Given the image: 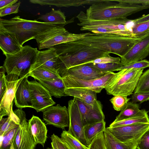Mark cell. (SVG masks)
I'll use <instances>...</instances> for the list:
<instances>
[{"label": "cell", "mask_w": 149, "mask_h": 149, "mask_svg": "<svg viewBox=\"0 0 149 149\" xmlns=\"http://www.w3.org/2000/svg\"><path fill=\"white\" fill-rule=\"evenodd\" d=\"M75 98L84 126L87 124L104 120L102 105L100 101L97 100L94 107L91 108L80 100Z\"/></svg>", "instance_id": "cell-19"}, {"label": "cell", "mask_w": 149, "mask_h": 149, "mask_svg": "<svg viewBox=\"0 0 149 149\" xmlns=\"http://www.w3.org/2000/svg\"><path fill=\"white\" fill-rule=\"evenodd\" d=\"M130 99L125 96L117 95L114 96L110 100V101L114 109L117 111H120L129 102Z\"/></svg>", "instance_id": "cell-36"}, {"label": "cell", "mask_w": 149, "mask_h": 149, "mask_svg": "<svg viewBox=\"0 0 149 149\" xmlns=\"http://www.w3.org/2000/svg\"><path fill=\"white\" fill-rule=\"evenodd\" d=\"M28 77L23 78L15 92L14 99L16 106L19 108L31 107V100Z\"/></svg>", "instance_id": "cell-22"}, {"label": "cell", "mask_w": 149, "mask_h": 149, "mask_svg": "<svg viewBox=\"0 0 149 149\" xmlns=\"http://www.w3.org/2000/svg\"><path fill=\"white\" fill-rule=\"evenodd\" d=\"M42 112L43 120L47 124L62 129L69 127V116L66 106L57 104L48 107Z\"/></svg>", "instance_id": "cell-14"}, {"label": "cell", "mask_w": 149, "mask_h": 149, "mask_svg": "<svg viewBox=\"0 0 149 149\" xmlns=\"http://www.w3.org/2000/svg\"><path fill=\"white\" fill-rule=\"evenodd\" d=\"M103 0H65V7H78L84 5H92Z\"/></svg>", "instance_id": "cell-39"}, {"label": "cell", "mask_w": 149, "mask_h": 149, "mask_svg": "<svg viewBox=\"0 0 149 149\" xmlns=\"http://www.w3.org/2000/svg\"><path fill=\"white\" fill-rule=\"evenodd\" d=\"M18 127L13 129L4 136L0 137V149H10Z\"/></svg>", "instance_id": "cell-35"}, {"label": "cell", "mask_w": 149, "mask_h": 149, "mask_svg": "<svg viewBox=\"0 0 149 149\" xmlns=\"http://www.w3.org/2000/svg\"><path fill=\"white\" fill-rule=\"evenodd\" d=\"M105 142L108 149H136L138 141L122 142L113 136L106 128L104 132Z\"/></svg>", "instance_id": "cell-24"}, {"label": "cell", "mask_w": 149, "mask_h": 149, "mask_svg": "<svg viewBox=\"0 0 149 149\" xmlns=\"http://www.w3.org/2000/svg\"><path fill=\"white\" fill-rule=\"evenodd\" d=\"M149 93V69L140 77L134 93Z\"/></svg>", "instance_id": "cell-34"}, {"label": "cell", "mask_w": 149, "mask_h": 149, "mask_svg": "<svg viewBox=\"0 0 149 149\" xmlns=\"http://www.w3.org/2000/svg\"><path fill=\"white\" fill-rule=\"evenodd\" d=\"M132 102L136 103L139 102L140 103L149 100V93H134L131 97Z\"/></svg>", "instance_id": "cell-45"}, {"label": "cell", "mask_w": 149, "mask_h": 149, "mask_svg": "<svg viewBox=\"0 0 149 149\" xmlns=\"http://www.w3.org/2000/svg\"><path fill=\"white\" fill-rule=\"evenodd\" d=\"M93 64L95 67L99 69L108 72H113L118 71L119 68L123 66L120 62L118 63H93Z\"/></svg>", "instance_id": "cell-37"}, {"label": "cell", "mask_w": 149, "mask_h": 149, "mask_svg": "<svg viewBox=\"0 0 149 149\" xmlns=\"http://www.w3.org/2000/svg\"><path fill=\"white\" fill-rule=\"evenodd\" d=\"M116 1L126 4L149 6V0H116Z\"/></svg>", "instance_id": "cell-47"}, {"label": "cell", "mask_w": 149, "mask_h": 149, "mask_svg": "<svg viewBox=\"0 0 149 149\" xmlns=\"http://www.w3.org/2000/svg\"><path fill=\"white\" fill-rule=\"evenodd\" d=\"M116 73L110 72L103 77L93 79H84L69 76L61 77L66 88H80L100 93L111 82Z\"/></svg>", "instance_id": "cell-9"}, {"label": "cell", "mask_w": 149, "mask_h": 149, "mask_svg": "<svg viewBox=\"0 0 149 149\" xmlns=\"http://www.w3.org/2000/svg\"><path fill=\"white\" fill-rule=\"evenodd\" d=\"M145 36L136 38L123 36L113 33L89 32L83 38L68 42L88 46L116 54L121 57Z\"/></svg>", "instance_id": "cell-1"}, {"label": "cell", "mask_w": 149, "mask_h": 149, "mask_svg": "<svg viewBox=\"0 0 149 149\" xmlns=\"http://www.w3.org/2000/svg\"><path fill=\"white\" fill-rule=\"evenodd\" d=\"M120 58L119 57H112L110 56L109 55L104 57L98 58L86 63H118L120 62Z\"/></svg>", "instance_id": "cell-42"}, {"label": "cell", "mask_w": 149, "mask_h": 149, "mask_svg": "<svg viewBox=\"0 0 149 149\" xmlns=\"http://www.w3.org/2000/svg\"><path fill=\"white\" fill-rule=\"evenodd\" d=\"M45 149H54L53 148H46Z\"/></svg>", "instance_id": "cell-51"}, {"label": "cell", "mask_w": 149, "mask_h": 149, "mask_svg": "<svg viewBox=\"0 0 149 149\" xmlns=\"http://www.w3.org/2000/svg\"><path fill=\"white\" fill-rule=\"evenodd\" d=\"M29 76L38 81H49L61 77L59 75L44 69L36 63L31 67Z\"/></svg>", "instance_id": "cell-28"}, {"label": "cell", "mask_w": 149, "mask_h": 149, "mask_svg": "<svg viewBox=\"0 0 149 149\" xmlns=\"http://www.w3.org/2000/svg\"><path fill=\"white\" fill-rule=\"evenodd\" d=\"M143 69H125L116 73L112 81L105 88L107 93L127 97L132 94Z\"/></svg>", "instance_id": "cell-7"}, {"label": "cell", "mask_w": 149, "mask_h": 149, "mask_svg": "<svg viewBox=\"0 0 149 149\" xmlns=\"http://www.w3.org/2000/svg\"><path fill=\"white\" fill-rule=\"evenodd\" d=\"M149 21V14L145 15L139 18L132 20V23L134 24L142 23Z\"/></svg>", "instance_id": "cell-49"}, {"label": "cell", "mask_w": 149, "mask_h": 149, "mask_svg": "<svg viewBox=\"0 0 149 149\" xmlns=\"http://www.w3.org/2000/svg\"><path fill=\"white\" fill-rule=\"evenodd\" d=\"M22 47L15 35L6 30L0 23V47L3 54L5 56L15 54L21 50Z\"/></svg>", "instance_id": "cell-20"}, {"label": "cell", "mask_w": 149, "mask_h": 149, "mask_svg": "<svg viewBox=\"0 0 149 149\" xmlns=\"http://www.w3.org/2000/svg\"><path fill=\"white\" fill-rule=\"evenodd\" d=\"M59 59L66 69L109 55L110 53L88 46L66 42L54 46Z\"/></svg>", "instance_id": "cell-4"}, {"label": "cell", "mask_w": 149, "mask_h": 149, "mask_svg": "<svg viewBox=\"0 0 149 149\" xmlns=\"http://www.w3.org/2000/svg\"><path fill=\"white\" fill-rule=\"evenodd\" d=\"M116 2V0H103L91 5L86 10L87 17L96 20L124 18L149 8V6Z\"/></svg>", "instance_id": "cell-3"}, {"label": "cell", "mask_w": 149, "mask_h": 149, "mask_svg": "<svg viewBox=\"0 0 149 149\" xmlns=\"http://www.w3.org/2000/svg\"><path fill=\"white\" fill-rule=\"evenodd\" d=\"M104 121L88 124L84 126L85 137L88 146L98 134L104 132L106 129Z\"/></svg>", "instance_id": "cell-29"}, {"label": "cell", "mask_w": 149, "mask_h": 149, "mask_svg": "<svg viewBox=\"0 0 149 149\" xmlns=\"http://www.w3.org/2000/svg\"><path fill=\"white\" fill-rule=\"evenodd\" d=\"M110 72L100 70L95 67L92 63H86L69 69L64 68L60 73L61 77L69 76L84 79H93L99 78Z\"/></svg>", "instance_id": "cell-15"}, {"label": "cell", "mask_w": 149, "mask_h": 149, "mask_svg": "<svg viewBox=\"0 0 149 149\" xmlns=\"http://www.w3.org/2000/svg\"><path fill=\"white\" fill-rule=\"evenodd\" d=\"M89 33H72L69 32L64 28H57L41 33L35 39L39 49H50L58 45L82 39Z\"/></svg>", "instance_id": "cell-8"}, {"label": "cell", "mask_w": 149, "mask_h": 149, "mask_svg": "<svg viewBox=\"0 0 149 149\" xmlns=\"http://www.w3.org/2000/svg\"><path fill=\"white\" fill-rule=\"evenodd\" d=\"M68 105L70 124L68 132L88 147L84 135V126L76 98L74 97L73 99L69 101Z\"/></svg>", "instance_id": "cell-12"}, {"label": "cell", "mask_w": 149, "mask_h": 149, "mask_svg": "<svg viewBox=\"0 0 149 149\" xmlns=\"http://www.w3.org/2000/svg\"><path fill=\"white\" fill-rule=\"evenodd\" d=\"M51 144L54 149H72L61 138L54 134L51 136Z\"/></svg>", "instance_id": "cell-38"}, {"label": "cell", "mask_w": 149, "mask_h": 149, "mask_svg": "<svg viewBox=\"0 0 149 149\" xmlns=\"http://www.w3.org/2000/svg\"><path fill=\"white\" fill-rule=\"evenodd\" d=\"M81 26L80 30L88 31L93 33H110L122 36L131 37V35L127 25L132 22L127 18L112 19L96 20L89 19L86 14L81 11L76 16Z\"/></svg>", "instance_id": "cell-5"}, {"label": "cell", "mask_w": 149, "mask_h": 149, "mask_svg": "<svg viewBox=\"0 0 149 149\" xmlns=\"http://www.w3.org/2000/svg\"><path fill=\"white\" fill-rule=\"evenodd\" d=\"M49 92L51 95L57 98L67 96L66 88L62 77L49 81H38Z\"/></svg>", "instance_id": "cell-25"}, {"label": "cell", "mask_w": 149, "mask_h": 149, "mask_svg": "<svg viewBox=\"0 0 149 149\" xmlns=\"http://www.w3.org/2000/svg\"><path fill=\"white\" fill-rule=\"evenodd\" d=\"M128 29L133 37H142L149 33V21L134 24Z\"/></svg>", "instance_id": "cell-32"}, {"label": "cell", "mask_w": 149, "mask_h": 149, "mask_svg": "<svg viewBox=\"0 0 149 149\" xmlns=\"http://www.w3.org/2000/svg\"><path fill=\"white\" fill-rule=\"evenodd\" d=\"M136 148L149 149V128L138 140Z\"/></svg>", "instance_id": "cell-41"}, {"label": "cell", "mask_w": 149, "mask_h": 149, "mask_svg": "<svg viewBox=\"0 0 149 149\" xmlns=\"http://www.w3.org/2000/svg\"><path fill=\"white\" fill-rule=\"evenodd\" d=\"M31 100V108L37 112L42 111L56 103L49 91L39 82L29 81Z\"/></svg>", "instance_id": "cell-11"}, {"label": "cell", "mask_w": 149, "mask_h": 149, "mask_svg": "<svg viewBox=\"0 0 149 149\" xmlns=\"http://www.w3.org/2000/svg\"></svg>", "instance_id": "cell-52"}, {"label": "cell", "mask_w": 149, "mask_h": 149, "mask_svg": "<svg viewBox=\"0 0 149 149\" xmlns=\"http://www.w3.org/2000/svg\"><path fill=\"white\" fill-rule=\"evenodd\" d=\"M17 0H0V10L15 4Z\"/></svg>", "instance_id": "cell-48"}, {"label": "cell", "mask_w": 149, "mask_h": 149, "mask_svg": "<svg viewBox=\"0 0 149 149\" xmlns=\"http://www.w3.org/2000/svg\"><path fill=\"white\" fill-rule=\"evenodd\" d=\"M113 136L120 141L126 142L138 141L149 128V123H139L106 128Z\"/></svg>", "instance_id": "cell-10"}, {"label": "cell", "mask_w": 149, "mask_h": 149, "mask_svg": "<svg viewBox=\"0 0 149 149\" xmlns=\"http://www.w3.org/2000/svg\"><path fill=\"white\" fill-rule=\"evenodd\" d=\"M38 19L43 20L46 23L63 24L73 22L74 17L66 21L64 13L60 10H55L52 8L50 12L41 15Z\"/></svg>", "instance_id": "cell-26"}, {"label": "cell", "mask_w": 149, "mask_h": 149, "mask_svg": "<svg viewBox=\"0 0 149 149\" xmlns=\"http://www.w3.org/2000/svg\"><path fill=\"white\" fill-rule=\"evenodd\" d=\"M17 75L11 74L6 77V90L0 102V119L4 116H10L13 111V101L14 99L16 91L23 78H19Z\"/></svg>", "instance_id": "cell-13"}, {"label": "cell", "mask_w": 149, "mask_h": 149, "mask_svg": "<svg viewBox=\"0 0 149 149\" xmlns=\"http://www.w3.org/2000/svg\"><path fill=\"white\" fill-rule=\"evenodd\" d=\"M38 51L36 48L26 45L17 54L6 56L3 66L7 74H15L20 78L30 76V70L36 62Z\"/></svg>", "instance_id": "cell-6"}, {"label": "cell", "mask_w": 149, "mask_h": 149, "mask_svg": "<svg viewBox=\"0 0 149 149\" xmlns=\"http://www.w3.org/2000/svg\"><path fill=\"white\" fill-rule=\"evenodd\" d=\"M20 125L19 119L13 111L7 118L0 119V136H4L13 128L18 127Z\"/></svg>", "instance_id": "cell-30"}, {"label": "cell", "mask_w": 149, "mask_h": 149, "mask_svg": "<svg viewBox=\"0 0 149 149\" xmlns=\"http://www.w3.org/2000/svg\"><path fill=\"white\" fill-rule=\"evenodd\" d=\"M36 63L59 75L61 70L65 67L53 48L45 50L39 51Z\"/></svg>", "instance_id": "cell-17"}, {"label": "cell", "mask_w": 149, "mask_h": 149, "mask_svg": "<svg viewBox=\"0 0 149 149\" xmlns=\"http://www.w3.org/2000/svg\"><path fill=\"white\" fill-rule=\"evenodd\" d=\"M65 92L67 96H71L78 99L91 108L94 107L97 100V93L91 90L80 88H65Z\"/></svg>", "instance_id": "cell-23"}, {"label": "cell", "mask_w": 149, "mask_h": 149, "mask_svg": "<svg viewBox=\"0 0 149 149\" xmlns=\"http://www.w3.org/2000/svg\"><path fill=\"white\" fill-rule=\"evenodd\" d=\"M6 71L4 67L1 66L0 67V100H1L6 90L5 72Z\"/></svg>", "instance_id": "cell-43"}, {"label": "cell", "mask_w": 149, "mask_h": 149, "mask_svg": "<svg viewBox=\"0 0 149 149\" xmlns=\"http://www.w3.org/2000/svg\"><path fill=\"white\" fill-rule=\"evenodd\" d=\"M149 67V61L146 60H142L130 64L123 66L119 68L118 71H121L125 69H144Z\"/></svg>", "instance_id": "cell-40"}, {"label": "cell", "mask_w": 149, "mask_h": 149, "mask_svg": "<svg viewBox=\"0 0 149 149\" xmlns=\"http://www.w3.org/2000/svg\"><path fill=\"white\" fill-rule=\"evenodd\" d=\"M104 132L97 135L88 146L89 149H101V140Z\"/></svg>", "instance_id": "cell-46"}, {"label": "cell", "mask_w": 149, "mask_h": 149, "mask_svg": "<svg viewBox=\"0 0 149 149\" xmlns=\"http://www.w3.org/2000/svg\"><path fill=\"white\" fill-rule=\"evenodd\" d=\"M149 55V33L136 43L123 56L120 63L125 66L141 60Z\"/></svg>", "instance_id": "cell-16"}, {"label": "cell", "mask_w": 149, "mask_h": 149, "mask_svg": "<svg viewBox=\"0 0 149 149\" xmlns=\"http://www.w3.org/2000/svg\"><path fill=\"white\" fill-rule=\"evenodd\" d=\"M28 124L36 144L44 147L47 138V130L45 124L38 117L33 115L29 120Z\"/></svg>", "instance_id": "cell-21"}, {"label": "cell", "mask_w": 149, "mask_h": 149, "mask_svg": "<svg viewBox=\"0 0 149 149\" xmlns=\"http://www.w3.org/2000/svg\"><path fill=\"white\" fill-rule=\"evenodd\" d=\"M101 149H108L104 141V133L101 139Z\"/></svg>", "instance_id": "cell-50"}, {"label": "cell", "mask_w": 149, "mask_h": 149, "mask_svg": "<svg viewBox=\"0 0 149 149\" xmlns=\"http://www.w3.org/2000/svg\"><path fill=\"white\" fill-rule=\"evenodd\" d=\"M148 112L145 109L141 110L138 113L132 117L120 121H114L109 127H113L139 123H149V117Z\"/></svg>", "instance_id": "cell-27"}, {"label": "cell", "mask_w": 149, "mask_h": 149, "mask_svg": "<svg viewBox=\"0 0 149 149\" xmlns=\"http://www.w3.org/2000/svg\"><path fill=\"white\" fill-rule=\"evenodd\" d=\"M20 3L21 2L19 1L12 6L0 10V16L2 17L7 15L17 13Z\"/></svg>", "instance_id": "cell-44"}, {"label": "cell", "mask_w": 149, "mask_h": 149, "mask_svg": "<svg viewBox=\"0 0 149 149\" xmlns=\"http://www.w3.org/2000/svg\"><path fill=\"white\" fill-rule=\"evenodd\" d=\"M140 110L138 104L132 102H129L120 111L114 121H120L132 117Z\"/></svg>", "instance_id": "cell-31"}, {"label": "cell", "mask_w": 149, "mask_h": 149, "mask_svg": "<svg viewBox=\"0 0 149 149\" xmlns=\"http://www.w3.org/2000/svg\"><path fill=\"white\" fill-rule=\"evenodd\" d=\"M61 136L72 149H89L88 147L83 144L68 131H63Z\"/></svg>", "instance_id": "cell-33"}, {"label": "cell", "mask_w": 149, "mask_h": 149, "mask_svg": "<svg viewBox=\"0 0 149 149\" xmlns=\"http://www.w3.org/2000/svg\"><path fill=\"white\" fill-rule=\"evenodd\" d=\"M0 23L6 30L14 33L20 45L38 35L51 30L64 28L67 23L53 24L29 20L16 16L9 19H0Z\"/></svg>", "instance_id": "cell-2"}, {"label": "cell", "mask_w": 149, "mask_h": 149, "mask_svg": "<svg viewBox=\"0 0 149 149\" xmlns=\"http://www.w3.org/2000/svg\"><path fill=\"white\" fill-rule=\"evenodd\" d=\"M36 145L25 119L18 127L10 149H35Z\"/></svg>", "instance_id": "cell-18"}]
</instances>
